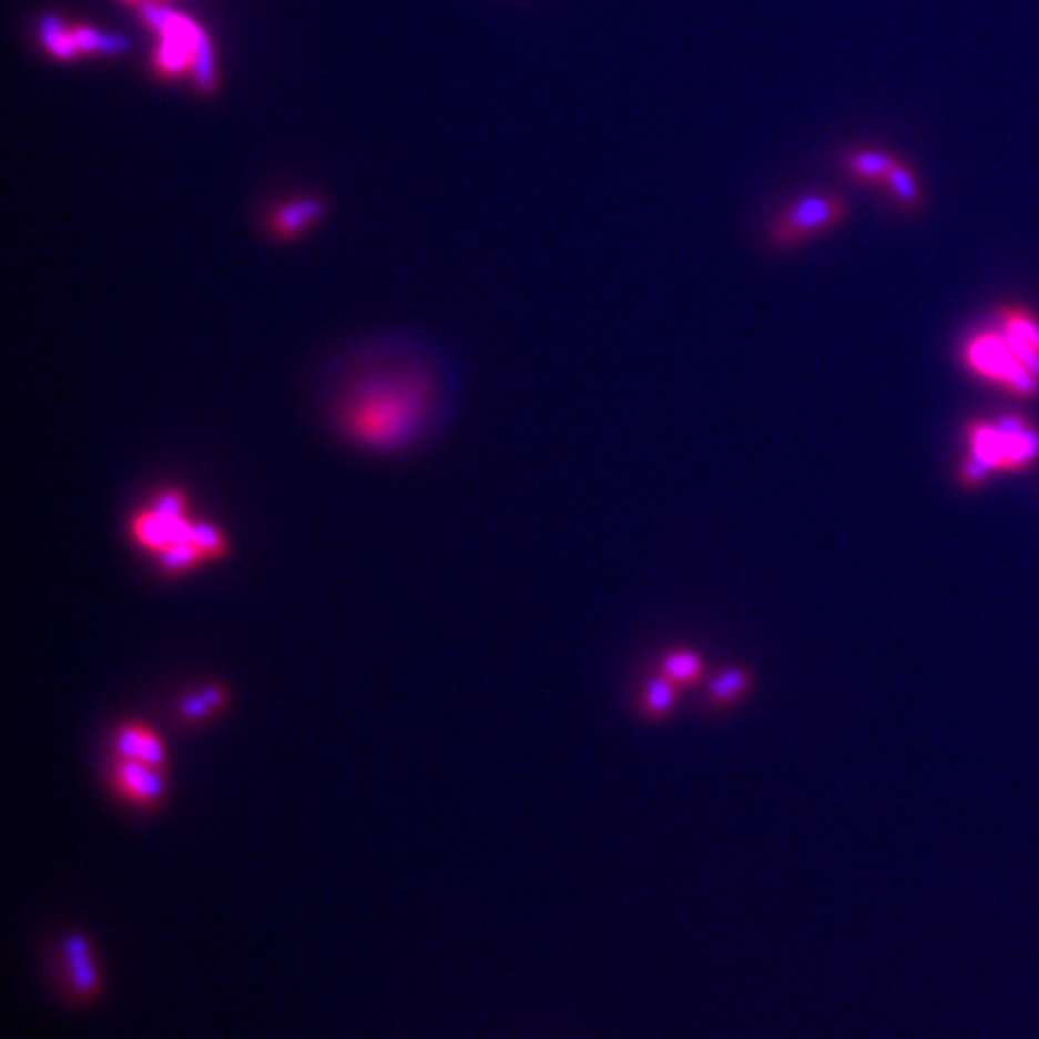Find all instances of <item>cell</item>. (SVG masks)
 Returning <instances> with one entry per match:
<instances>
[{"label": "cell", "instance_id": "cell-18", "mask_svg": "<svg viewBox=\"0 0 1039 1039\" xmlns=\"http://www.w3.org/2000/svg\"><path fill=\"white\" fill-rule=\"evenodd\" d=\"M70 34H73V41L80 53H92V51L104 49V39L94 30H90V27H70Z\"/></svg>", "mask_w": 1039, "mask_h": 1039}, {"label": "cell", "instance_id": "cell-10", "mask_svg": "<svg viewBox=\"0 0 1039 1039\" xmlns=\"http://www.w3.org/2000/svg\"><path fill=\"white\" fill-rule=\"evenodd\" d=\"M116 753H119V758H125V761H137V763L154 765V767L164 765V746L160 742V736H156L150 727H145V724H137V722L123 724V727L119 730Z\"/></svg>", "mask_w": 1039, "mask_h": 1039}, {"label": "cell", "instance_id": "cell-12", "mask_svg": "<svg viewBox=\"0 0 1039 1039\" xmlns=\"http://www.w3.org/2000/svg\"><path fill=\"white\" fill-rule=\"evenodd\" d=\"M705 669L707 666L701 652L689 650V648H674L662 654L654 672L664 676L666 681H672L674 686L683 691V689L695 686V683H701L705 679Z\"/></svg>", "mask_w": 1039, "mask_h": 1039}, {"label": "cell", "instance_id": "cell-14", "mask_svg": "<svg viewBox=\"0 0 1039 1039\" xmlns=\"http://www.w3.org/2000/svg\"><path fill=\"white\" fill-rule=\"evenodd\" d=\"M884 191L907 212H919L924 205L921 189H919V179L915 174V169L907 162H898L884 183Z\"/></svg>", "mask_w": 1039, "mask_h": 1039}, {"label": "cell", "instance_id": "cell-5", "mask_svg": "<svg viewBox=\"0 0 1039 1039\" xmlns=\"http://www.w3.org/2000/svg\"><path fill=\"white\" fill-rule=\"evenodd\" d=\"M162 767L145 765L137 761H125L121 758L116 765V773H113V782H116V790L140 806H152L160 802V796L164 792V782H162Z\"/></svg>", "mask_w": 1039, "mask_h": 1039}, {"label": "cell", "instance_id": "cell-17", "mask_svg": "<svg viewBox=\"0 0 1039 1039\" xmlns=\"http://www.w3.org/2000/svg\"><path fill=\"white\" fill-rule=\"evenodd\" d=\"M989 469L985 465H979L970 455H962V460L958 462V481L962 489H981L989 481Z\"/></svg>", "mask_w": 1039, "mask_h": 1039}, {"label": "cell", "instance_id": "cell-8", "mask_svg": "<svg viewBox=\"0 0 1039 1039\" xmlns=\"http://www.w3.org/2000/svg\"><path fill=\"white\" fill-rule=\"evenodd\" d=\"M323 215L325 205L316 197H298V201H289L273 210V215L267 220V230L279 241H294L296 236L308 232L313 222Z\"/></svg>", "mask_w": 1039, "mask_h": 1039}, {"label": "cell", "instance_id": "cell-6", "mask_svg": "<svg viewBox=\"0 0 1039 1039\" xmlns=\"http://www.w3.org/2000/svg\"><path fill=\"white\" fill-rule=\"evenodd\" d=\"M996 323L1016 342L1032 371L1039 376V318L1035 313L1022 304H1004L996 310Z\"/></svg>", "mask_w": 1039, "mask_h": 1039}, {"label": "cell", "instance_id": "cell-4", "mask_svg": "<svg viewBox=\"0 0 1039 1039\" xmlns=\"http://www.w3.org/2000/svg\"><path fill=\"white\" fill-rule=\"evenodd\" d=\"M849 220V201L837 193H804L780 210L767 230V244L787 253L828 234Z\"/></svg>", "mask_w": 1039, "mask_h": 1039}, {"label": "cell", "instance_id": "cell-2", "mask_svg": "<svg viewBox=\"0 0 1039 1039\" xmlns=\"http://www.w3.org/2000/svg\"><path fill=\"white\" fill-rule=\"evenodd\" d=\"M965 446L989 475L1025 472L1039 460V426L1025 415L975 419L965 426Z\"/></svg>", "mask_w": 1039, "mask_h": 1039}, {"label": "cell", "instance_id": "cell-13", "mask_svg": "<svg viewBox=\"0 0 1039 1039\" xmlns=\"http://www.w3.org/2000/svg\"><path fill=\"white\" fill-rule=\"evenodd\" d=\"M679 699H681V689L674 686L672 681H666L664 676H660L658 672H654V676H650L643 683V689H640L635 707H638V713L643 715L645 720L658 722V720H664L666 715L674 713L676 705H679Z\"/></svg>", "mask_w": 1039, "mask_h": 1039}, {"label": "cell", "instance_id": "cell-3", "mask_svg": "<svg viewBox=\"0 0 1039 1039\" xmlns=\"http://www.w3.org/2000/svg\"><path fill=\"white\" fill-rule=\"evenodd\" d=\"M960 361L975 378L1001 388L1018 400H1032L1039 395V378L999 323L981 327L967 337L960 347Z\"/></svg>", "mask_w": 1039, "mask_h": 1039}, {"label": "cell", "instance_id": "cell-9", "mask_svg": "<svg viewBox=\"0 0 1039 1039\" xmlns=\"http://www.w3.org/2000/svg\"><path fill=\"white\" fill-rule=\"evenodd\" d=\"M900 160L895 156L890 150H878V147H859L852 150L845 156V174L859 183V186H872V189H884V183L890 174V169L898 164Z\"/></svg>", "mask_w": 1039, "mask_h": 1039}, {"label": "cell", "instance_id": "cell-7", "mask_svg": "<svg viewBox=\"0 0 1039 1039\" xmlns=\"http://www.w3.org/2000/svg\"><path fill=\"white\" fill-rule=\"evenodd\" d=\"M753 691V674L744 666H724L705 683L703 707L707 713H722L744 701Z\"/></svg>", "mask_w": 1039, "mask_h": 1039}, {"label": "cell", "instance_id": "cell-15", "mask_svg": "<svg viewBox=\"0 0 1039 1039\" xmlns=\"http://www.w3.org/2000/svg\"><path fill=\"white\" fill-rule=\"evenodd\" d=\"M224 701H226V693L220 686H210L205 691H197V693L189 695V699L181 703L179 713L186 722H197V720H203L205 715L215 713L217 707L224 705Z\"/></svg>", "mask_w": 1039, "mask_h": 1039}, {"label": "cell", "instance_id": "cell-11", "mask_svg": "<svg viewBox=\"0 0 1039 1039\" xmlns=\"http://www.w3.org/2000/svg\"><path fill=\"white\" fill-rule=\"evenodd\" d=\"M63 953L68 960V970H70V981H73V989L82 999H90L94 991L99 989V975L94 967V958L88 938L73 934L63 941Z\"/></svg>", "mask_w": 1039, "mask_h": 1039}, {"label": "cell", "instance_id": "cell-1", "mask_svg": "<svg viewBox=\"0 0 1039 1039\" xmlns=\"http://www.w3.org/2000/svg\"><path fill=\"white\" fill-rule=\"evenodd\" d=\"M429 407L426 383L411 374L366 378L337 409V426L354 446L388 452L407 446Z\"/></svg>", "mask_w": 1039, "mask_h": 1039}, {"label": "cell", "instance_id": "cell-16", "mask_svg": "<svg viewBox=\"0 0 1039 1039\" xmlns=\"http://www.w3.org/2000/svg\"><path fill=\"white\" fill-rule=\"evenodd\" d=\"M41 34H44L47 47L55 59H73L75 53H80L73 41V34H70V30H63V27L55 20H47Z\"/></svg>", "mask_w": 1039, "mask_h": 1039}]
</instances>
